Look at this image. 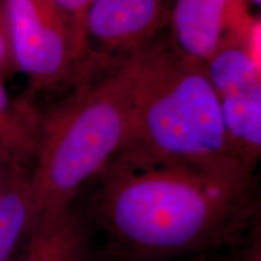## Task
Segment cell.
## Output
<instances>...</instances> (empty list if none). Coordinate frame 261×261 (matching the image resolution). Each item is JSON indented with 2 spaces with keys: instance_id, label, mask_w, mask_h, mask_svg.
I'll return each instance as SVG.
<instances>
[{
  "instance_id": "5b68a950",
  "label": "cell",
  "mask_w": 261,
  "mask_h": 261,
  "mask_svg": "<svg viewBox=\"0 0 261 261\" xmlns=\"http://www.w3.org/2000/svg\"><path fill=\"white\" fill-rule=\"evenodd\" d=\"M166 0H91L85 17L87 60L84 68H104L133 56L168 21Z\"/></svg>"
},
{
  "instance_id": "ba28073f",
  "label": "cell",
  "mask_w": 261,
  "mask_h": 261,
  "mask_svg": "<svg viewBox=\"0 0 261 261\" xmlns=\"http://www.w3.org/2000/svg\"><path fill=\"white\" fill-rule=\"evenodd\" d=\"M228 143L250 174L261 155V85L219 97Z\"/></svg>"
},
{
  "instance_id": "7a4b0ae2",
  "label": "cell",
  "mask_w": 261,
  "mask_h": 261,
  "mask_svg": "<svg viewBox=\"0 0 261 261\" xmlns=\"http://www.w3.org/2000/svg\"><path fill=\"white\" fill-rule=\"evenodd\" d=\"M132 58L129 132L110 163L255 175L233 154L219 97L201 67L182 62L158 39Z\"/></svg>"
},
{
  "instance_id": "3957f363",
  "label": "cell",
  "mask_w": 261,
  "mask_h": 261,
  "mask_svg": "<svg viewBox=\"0 0 261 261\" xmlns=\"http://www.w3.org/2000/svg\"><path fill=\"white\" fill-rule=\"evenodd\" d=\"M103 69V68H102ZM80 77L74 92L39 120L31 188L37 219L73 207L125 145L133 90L132 56Z\"/></svg>"
},
{
  "instance_id": "2e32d148",
  "label": "cell",
  "mask_w": 261,
  "mask_h": 261,
  "mask_svg": "<svg viewBox=\"0 0 261 261\" xmlns=\"http://www.w3.org/2000/svg\"><path fill=\"white\" fill-rule=\"evenodd\" d=\"M178 261H227L226 255H223L221 253H205L200 254V255H195L187 259L178 260Z\"/></svg>"
},
{
  "instance_id": "6da1fadb",
  "label": "cell",
  "mask_w": 261,
  "mask_h": 261,
  "mask_svg": "<svg viewBox=\"0 0 261 261\" xmlns=\"http://www.w3.org/2000/svg\"><path fill=\"white\" fill-rule=\"evenodd\" d=\"M97 261H178L237 246L260 219L255 175L110 163L97 178Z\"/></svg>"
},
{
  "instance_id": "7c38bea8",
  "label": "cell",
  "mask_w": 261,
  "mask_h": 261,
  "mask_svg": "<svg viewBox=\"0 0 261 261\" xmlns=\"http://www.w3.org/2000/svg\"><path fill=\"white\" fill-rule=\"evenodd\" d=\"M65 17L69 21L71 32L76 46L77 55L80 57L81 67L87 60L86 39H85V17L91 0H52Z\"/></svg>"
},
{
  "instance_id": "8fae6325",
  "label": "cell",
  "mask_w": 261,
  "mask_h": 261,
  "mask_svg": "<svg viewBox=\"0 0 261 261\" xmlns=\"http://www.w3.org/2000/svg\"><path fill=\"white\" fill-rule=\"evenodd\" d=\"M39 120L40 115L31 106L10 97L0 76V145L23 165L34 156Z\"/></svg>"
},
{
  "instance_id": "30bf717a",
  "label": "cell",
  "mask_w": 261,
  "mask_h": 261,
  "mask_svg": "<svg viewBox=\"0 0 261 261\" xmlns=\"http://www.w3.org/2000/svg\"><path fill=\"white\" fill-rule=\"evenodd\" d=\"M248 35L227 41L202 67L218 97L261 85L260 61L248 46Z\"/></svg>"
},
{
  "instance_id": "4fadbf2b",
  "label": "cell",
  "mask_w": 261,
  "mask_h": 261,
  "mask_svg": "<svg viewBox=\"0 0 261 261\" xmlns=\"http://www.w3.org/2000/svg\"><path fill=\"white\" fill-rule=\"evenodd\" d=\"M227 261H261V223L257 219L247 236L228 250Z\"/></svg>"
},
{
  "instance_id": "277c9868",
  "label": "cell",
  "mask_w": 261,
  "mask_h": 261,
  "mask_svg": "<svg viewBox=\"0 0 261 261\" xmlns=\"http://www.w3.org/2000/svg\"><path fill=\"white\" fill-rule=\"evenodd\" d=\"M4 6L14 68L27 76L33 91L79 74L70 23L52 0H4Z\"/></svg>"
},
{
  "instance_id": "e0dca14e",
  "label": "cell",
  "mask_w": 261,
  "mask_h": 261,
  "mask_svg": "<svg viewBox=\"0 0 261 261\" xmlns=\"http://www.w3.org/2000/svg\"><path fill=\"white\" fill-rule=\"evenodd\" d=\"M249 2H252V3H254V4H256V5H260L261 4V0H249Z\"/></svg>"
},
{
  "instance_id": "9a60e30c",
  "label": "cell",
  "mask_w": 261,
  "mask_h": 261,
  "mask_svg": "<svg viewBox=\"0 0 261 261\" xmlns=\"http://www.w3.org/2000/svg\"><path fill=\"white\" fill-rule=\"evenodd\" d=\"M19 165L23 163L17 161L4 146L0 145V194L8 187Z\"/></svg>"
},
{
  "instance_id": "5bb4252c",
  "label": "cell",
  "mask_w": 261,
  "mask_h": 261,
  "mask_svg": "<svg viewBox=\"0 0 261 261\" xmlns=\"http://www.w3.org/2000/svg\"><path fill=\"white\" fill-rule=\"evenodd\" d=\"M14 68L10 47L8 23H6L4 0H0V76Z\"/></svg>"
},
{
  "instance_id": "8992f818",
  "label": "cell",
  "mask_w": 261,
  "mask_h": 261,
  "mask_svg": "<svg viewBox=\"0 0 261 261\" xmlns=\"http://www.w3.org/2000/svg\"><path fill=\"white\" fill-rule=\"evenodd\" d=\"M255 19L247 0H175L168 46L182 62L202 68L227 41L246 39Z\"/></svg>"
},
{
  "instance_id": "52a82bcc",
  "label": "cell",
  "mask_w": 261,
  "mask_h": 261,
  "mask_svg": "<svg viewBox=\"0 0 261 261\" xmlns=\"http://www.w3.org/2000/svg\"><path fill=\"white\" fill-rule=\"evenodd\" d=\"M11 261H97L90 221L74 205L35 220L22 253Z\"/></svg>"
},
{
  "instance_id": "9c48e42d",
  "label": "cell",
  "mask_w": 261,
  "mask_h": 261,
  "mask_svg": "<svg viewBox=\"0 0 261 261\" xmlns=\"http://www.w3.org/2000/svg\"><path fill=\"white\" fill-rule=\"evenodd\" d=\"M35 204L31 188V172L19 165L0 194V261H11L22 241L34 226Z\"/></svg>"
}]
</instances>
